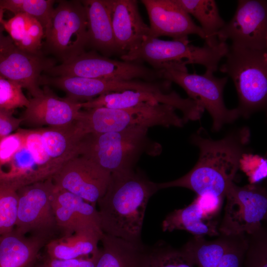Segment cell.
Returning a JSON list of instances; mask_svg holds the SVG:
<instances>
[{
  "label": "cell",
  "mask_w": 267,
  "mask_h": 267,
  "mask_svg": "<svg viewBox=\"0 0 267 267\" xmlns=\"http://www.w3.org/2000/svg\"><path fill=\"white\" fill-rule=\"evenodd\" d=\"M220 43L229 40L231 45L267 49V1L239 0L232 19L218 32Z\"/></svg>",
  "instance_id": "12"
},
{
  "label": "cell",
  "mask_w": 267,
  "mask_h": 267,
  "mask_svg": "<svg viewBox=\"0 0 267 267\" xmlns=\"http://www.w3.org/2000/svg\"><path fill=\"white\" fill-rule=\"evenodd\" d=\"M234 236L221 235L218 239L208 241L204 236H194L182 249L197 267H217L230 246Z\"/></svg>",
  "instance_id": "28"
},
{
  "label": "cell",
  "mask_w": 267,
  "mask_h": 267,
  "mask_svg": "<svg viewBox=\"0 0 267 267\" xmlns=\"http://www.w3.org/2000/svg\"><path fill=\"white\" fill-rule=\"evenodd\" d=\"M35 267H42L41 264H38V263H37V264H36Z\"/></svg>",
  "instance_id": "42"
},
{
  "label": "cell",
  "mask_w": 267,
  "mask_h": 267,
  "mask_svg": "<svg viewBox=\"0 0 267 267\" xmlns=\"http://www.w3.org/2000/svg\"><path fill=\"white\" fill-rule=\"evenodd\" d=\"M148 103H159L172 106L179 110L183 119L188 121L195 119L200 112V106L196 101L189 97L182 98L174 90L169 92H150L128 90L108 93L81 102V106L84 109H126Z\"/></svg>",
  "instance_id": "15"
},
{
  "label": "cell",
  "mask_w": 267,
  "mask_h": 267,
  "mask_svg": "<svg viewBox=\"0 0 267 267\" xmlns=\"http://www.w3.org/2000/svg\"><path fill=\"white\" fill-rule=\"evenodd\" d=\"M158 190L157 183L134 169L111 174L106 191L97 203L102 232L142 244L141 234L147 205Z\"/></svg>",
  "instance_id": "2"
},
{
  "label": "cell",
  "mask_w": 267,
  "mask_h": 267,
  "mask_svg": "<svg viewBox=\"0 0 267 267\" xmlns=\"http://www.w3.org/2000/svg\"><path fill=\"white\" fill-rule=\"evenodd\" d=\"M116 44L123 55L138 46L149 27L139 13L136 0H105Z\"/></svg>",
  "instance_id": "19"
},
{
  "label": "cell",
  "mask_w": 267,
  "mask_h": 267,
  "mask_svg": "<svg viewBox=\"0 0 267 267\" xmlns=\"http://www.w3.org/2000/svg\"><path fill=\"white\" fill-rule=\"evenodd\" d=\"M148 130L133 126L120 131L86 134L80 141L78 155L110 174L134 170L143 154L155 156L161 153V145L149 137Z\"/></svg>",
  "instance_id": "3"
},
{
  "label": "cell",
  "mask_w": 267,
  "mask_h": 267,
  "mask_svg": "<svg viewBox=\"0 0 267 267\" xmlns=\"http://www.w3.org/2000/svg\"><path fill=\"white\" fill-rule=\"evenodd\" d=\"M50 76H77L104 80H163V70L143 63L113 59L93 50L86 51L66 62L55 65L44 73Z\"/></svg>",
  "instance_id": "8"
},
{
  "label": "cell",
  "mask_w": 267,
  "mask_h": 267,
  "mask_svg": "<svg viewBox=\"0 0 267 267\" xmlns=\"http://www.w3.org/2000/svg\"><path fill=\"white\" fill-rule=\"evenodd\" d=\"M24 136L22 129L0 138V166L7 163L22 147Z\"/></svg>",
  "instance_id": "36"
},
{
  "label": "cell",
  "mask_w": 267,
  "mask_h": 267,
  "mask_svg": "<svg viewBox=\"0 0 267 267\" xmlns=\"http://www.w3.org/2000/svg\"><path fill=\"white\" fill-rule=\"evenodd\" d=\"M47 243L14 228L0 236V267H35L41 250Z\"/></svg>",
  "instance_id": "21"
},
{
  "label": "cell",
  "mask_w": 267,
  "mask_h": 267,
  "mask_svg": "<svg viewBox=\"0 0 267 267\" xmlns=\"http://www.w3.org/2000/svg\"><path fill=\"white\" fill-rule=\"evenodd\" d=\"M41 139L51 160L60 168L78 155V146L85 135L74 122L62 128H39Z\"/></svg>",
  "instance_id": "23"
},
{
  "label": "cell",
  "mask_w": 267,
  "mask_h": 267,
  "mask_svg": "<svg viewBox=\"0 0 267 267\" xmlns=\"http://www.w3.org/2000/svg\"><path fill=\"white\" fill-rule=\"evenodd\" d=\"M141 267H195L190 256L163 241L146 246Z\"/></svg>",
  "instance_id": "29"
},
{
  "label": "cell",
  "mask_w": 267,
  "mask_h": 267,
  "mask_svg": "<svg viewBox=\"0 0 267 267\" xmlns=\"http://www.w3.org/2000/svg\"><path fill=\"white\" fill-rule=\"evenodd\" d=\"M18 84L0 78V108L13 111L20 107H26L28 99Z\"/></svg>",
  "instance_id": "33"
},
{
  "label": "cell",
  "mask_w": 267,
  "mask_h": 267,
  "mask_svg": "<svg viewBox=\"0 0 267 267\" xmlns=\"http://www.w3.org/2000/svg\"><path fill=\"white\" fill-rule=\"evenodd\" d=\"M100 253L90 257L70 260L52 259L46 256L41 265L42 267H95Z\"/></svg>",
  "instance_id": "37"
},
{
  "label": "cell",
  "mask_w": 267,
  "mask_h": 267,
  "mask_svg": "<svg viewBox=\"0 0 267 267\" xmlns=\"http://www.w3.org/2000/svg\"><path fill=\"white\" fill-rule=\"evenodd\" d=\"M246 236L248 246L244 267H267V232L265 227L263 226Z\"/></svg>",
  "instance_id": "32"
},
{
  "label": "cell",
  "mask_w": 267,
  "mask_h": 267,
  "mask_svg": "<svg viewBox=\"0 0 267 267\" xmlns=\"http://www.w3.org/2000/svg\"><path fill=\"white\" fill-rule=\"evenodd\" d=\"M103 233L87 229L54 238L44 247L46 256L52 259L70 260L97 255L100 251L98 244Z\"/></svg>",
  "instance_id": "22"
},
{
  "label": "cell",
  "mask_w": 267,
  "mask_h": 267,
  "mask_svg": "<svg viewBox=\"0 0 267 267\" xmlns=\"http://www.w3.org/2000/svg\"><path fill=\"white\" fill-rule=\"evenodd\" d=\"M1 23L14 44L21 49L31 52L42 51L44 29L34 17L23 13L14 15Z\"/></svg>",
  "instance_id": "26"
},
{
  "label": "cell",
  "mask_w": 267,
  "mask_h": 267,
  "mask_svg": "<svg viewBox=\"0 0 267 267\" xmlns=\"http://www.w3.org/2000/svg\"><path fill=\"white\" fill-rule=\"evenodd\" d=\"M221 72L232 79L238 97L236 109L248 118L264 109L267 102V49L229 46Z\"/></svg>",
  "instance_id": "4"
},
{
  "label": "cell",
  "mask_w": 267,
  "mask_h": 267,
  "mask_svg": "<svg viewBox=\"0 0 267 267\" xmlns=\"http://www.w3.org/2000/svg\"><path fill=\"white\" fill-rule=\"evenodd\" d=\"M111 174L91 160L75 156L52 178L55 186L66 190L95 206L104 195Z\"/></svg>",
  "instance_id": "14"
},
{
  "label": "cell",
  "mask_w": 267,
  "mask_h": 267,
  "mask_svg": "<svg viewBox=\"0 0 267 267\" xmlns=\"http://www.w3.org/2000/svg\"><path fill=\"white\" fill-rule=\"evenodd\" d=\"M52 205L59 237L70 236L76 232L93 229L103 232L98 211L82 198L56 186Z\"/></svg>",
  "instance_id": "18"
},
{
  "label": "cell",
  "mask_w": 267,
  "mask_h": 267,
  "mask_svg": "<svg viewBox=\"0 0 267 267\" xmlns=\"http://www.w3.org/2000/svg\"><path fill=\"white\" fill-rule=\"evenodd\" d=\"M240 167L248 176L250 183L256 184L267 177V160L258 156L244 154L240 161Z\"/></svg>",
  "instance_id": "35"
},
{
  "label": "cell",
  "mask_w": 267,
  "mask_h": 267,
  "mask_svg": "<svg viewBox=\"0 0 267 267\" xmlns=\"http://www.w3.org/2000/svg\"><path fill=\"white\" fill-rule=\"evenodd\" d=\"M176 110L159 103L126 109H84L80 111L75 123L84 135L120 131L133 126L182 127L186 122Z\"/></svg>",
  "instance_id": "6"
},
{
  "label": "cell",
  "mask_w": 267,
  "mask_h": 267,
  "mask_svg": "<svg viewBox=\"0 0 267 267\" xmlns=\"http://www.w3.org/2000/svg\"><path fill=\"white\" fill-rule=\"evenodd\" d=\"M226 204L218 230L221 235H249L259 230L267 218V192L257 184L242 186L233 182L225 195Z\"/></svg>",
  "instance_id": "11"
},
{
  "label": "cell",
  "mask_w": 267,
  "mask_h": 267,
  "mask_svg": "<svg viewBox=\"0 0 267 267\" xmlns=\"http://www.w3.org/2000/svg\"><path fill=\"white\" fill-rule=\"evenodd\" d=\"M223 198L211 194H203L197 195L194 200L200 206L204 216L211 220L221 209Z\"/></svg>",
  "instance_id": "38"
},
{
  "label": "cell",
  "mask_w": 267,
  "mask_h": 267,
  "mask_svg": "<svg viewBox=\"0 0 267 267\" xmlns=\"http://www.w3.org/2000/svg\"><path fill=\"white\" fill-rule=\"evenodd\" d=\"M250 138V130L246 127L236 129L219 140L205 136L203 129H200L191 137V142L199 149L195 166L177 179L157 183L158 189L180 187L191 190L197 195L225 197L239 168L240 161L247 152Z\"/></svg>",
  "instance_id": "1"
},
{
  "label": "cell",
  "mask_w": 267,
  "mask_h": 267,
  "mask_svg": "<svg viewBox=\"0 0 267 267\" xmlns=\"http://www.w3.org/2000/svg\"><path fill=\"white\" fill-rule=\"evenodd\" d=\"M52 178L17 190L18 207L14 228L20 233L44 239L59 237L52 200L55 189Z\"/></svg>",
  "instance_id": "10"
},
{
  "label": "cell",
  "mask_w": 267,
  "mask_h": 267,
  "mask_svg": "<svg viewBox=\"0 0 267 267\" xmlns=\"http://www.w3.org/2000/svg\"><path fill=\"white\" fill-rule=\"evenodd\" d=\"M55 0H0V8L14 14L29 15L38 20L44 29L46 26Z\"/></svg>",
  "instance_id": "30"
},
{
  "label": "cell",
  "mask_w": 267,
  "mask_h": 267,
  "mask_svg": "<svg viewBox=\"0 0 267 267\" xmlns=\"http://www.w3.org/2000/svg\"><path fill=\"white\" fill-rule=\"evenodd\" d=\"M148 15L149 36L158 38L168 36L173 39L196 35L205 40V34L190 15L175 0H141Z\"/></svg>",
  "instance_id": "17"
},
{
  "label": "cell",
  "mask_w": 267,
  "mask_h": 267,
  "mask_svg": "<svg viewBox=\"0 0 267 267\" xmlns=\"http://www.w3.org/2000/svg\"><path fill=\"white\" fill-rule=\"evenodd\" d=\"M4 30V28L1 23H0V43L2 42V41L3 40L5 36L3 34Z\"/></svg>",
  "instance_id": "40"
},
{
  "label": "cell",
  "mask_w": 267,
  "mask_h": 267,
  "mask_svg": "<svg viewBox=\"0 0 267 267\" xmlns=\"http://www.w3.org/2000/svg\"><path fill=\"white\" fill-rule=\"evenodd\" d=\"M58 1L44 29L42 50L62 63L86 51L87 19L82 0Z\"/></svg>",
  "instance_id": "7"
},
{
  "label": "cell",
  "mask_w": 267,
  "mask_h": 267,
  "mask_svg": "<svg viewBox=\"0 0 267 267\" xmlns=\"http://www.w3.org/2000/svg\"><path fill=\"white\" fill-rule=\"evenodd\" d=\"M175 0L190 15H192L199 21L205 36V44L214 46L220 43L217 39V34L226 22L221 17L215 0Z\"/></svg>",
  "instance_id": "27"
},
{
  "label": "cell",
  "mask_w": 267,
  "mask_h": 267,
  "mask_svg": "<svg viewBox=\"0 0 267 267\" xmlns=\"http://www.w3.org/2000/svg\"><path fill=\"white\" fill-rule=\"evenodd\" d=\"M3 10L0 8V23L3 20Z\"/></svg>",
  "instance_id": "41"
},
{
  "label": "cell",
  "mask_w": 267,
  "mask_h": 267,
  "mask_svg": "<svg viewBox=\"0 0 267 267\" xmlns=\"http://www.w3.org/2000/svg\"><path fill=\"white\" fill-rule=\"evenodd\" d=\"M56 61L43 51L31 53L21 49L8 36L0 43V78L18 84L33 97L43 93L40 88L42 73L55 65Z\"/></svg>",
  "instance_id": "13"
},
{
  "label": "cell",
  "mask_w": 267,
  "mask_h": 267,
  "mask_svg": "<svg viewBox=\"0 0 267 267\" xmlns=\"http://www.w3.org/2000/svg\"><path fill=\"white\" fill-rule=\"evenodd\" d=\"M219 225L204 216L195 200L188 206L175 210L162 222L163 231L185 230L194 236H220Z\"/></svg>",
  "instance_id": "25"
},
{
  "label": "cell",
  "mask_w": 267,
  "mask_h": 267,
  "mask_svg": "<svg viewBox=\"0 0 267 267\" xmlns=\"http://www.w3.org/2000/svg\"><path fill=\"white\" fill-rule=\"evenodd\" d=\"M228 48L226 43L214 46L205 44L200 47L191 44L188 38L165 41L147 35L138 46L121 58L127 61L145 62L157 70L170 65L199 64L214 73L218 70L219 64Z\"/></svg>",
  "instance_id": "5"
},
{
  "label": "cell",
  "mask_w": 267,
  "mask_h": 267,
  "mask_svg": "<svg viewBox=\"0 0 267 267\" xmlns=\"http://www.w3.org/2000/svg\"><path fill=\"white\" fill-rule=\"evenodd\" d=\"M162 70L163 80L179 86L188 97L208 112L212 118L214 131H220L224 125L241 117L236 108L229 109L224 104L223 90L227 77L217 78L207 70L202 75L189 73L186 67L169 66Z\"/></svg>",
  "instance_id": "9"
},
{
  "label": "cell",
  "mask_w": 267,
  "mask_h": 267,
  "mask_svg": "<svg viewBox=\"0 0 267 267\" xmlns=\"http://www.w3.org/2000/svg\"><path fill=\"white\" fill-rule=\"evenodd\" d=\"M87 19L86 51L110 57L123 55L115 39L109 10L105 0H83Z\"/></svg>",
  "instance_id": "20"
},
{
  "label": "cell",
  "mask_w": 267,
  "mask_h": 267,
  "mask_svg": "<svg viewBox=\"0 0 267 267\" xmlns=\"http://www.w3.org/2000/svg\"><path fill=\"white\" fill-rule=\"evenodd\" d=\"M18 200L16 190L0 184V236L14 228L17 218Z\"/></svg>",
  "instance_id": "31"
},
{
  "label": "cell",
  "mask_w": 267,
  "mask_h": 267,
  "mask_svg": "<svg viewBox=\"0 0 267 267\" xmlns=\"http://www.w3.org/2000/svg\"><path fill=\"white\" fill-rule=\"evenodd\" d=\"M22 120L13 116L12 111L0 108V138L17 131Z\"/></svg>",
  "instance_id": "39"
},
{
  "label": "cell",
  "mask_w": 267,
  "mask_h": 267,
  "mask_svg": "<svg viewBox=\"0 0 267 267\" xmlns=\"http://www.w3.org/2000/svg\"><path fill=\"white\" fill-rule=\"evenodd\" d=\"M95 267H141L146 245L103 233Z\"/></svg>",
  "instance_id": "24"
},
{
  "label": "cell",
  "mask_w": 267,
  "mask_h": 267,
  "mask_svg": "<svg viewBox=\"0 0 267 267\" xmlns=\"http://www.w3.org/2000/svg\"><path fill=\"white\" fill-rule=\"evenodd\" d=\"M248 246L246 235H235L217 267H244Z\"/></svg>",
  "instance_id": "34"
},
{
  "label": "cell",
  "mask_w": 267,
  "mask_h": 267,
  "mask_svg": "<svg viewBox=\"0 0 267 267\" xmlns=\"http://www.w3.org/2000/svg\"><path fill=\"white\" fill-rule=\"evenodd\" d=\"M21 119L22 123L37 128H62L73 124L81 110V102L54 94L47 86L43 93L29 99Z\"/></svg>",
  "instance_id": "16"
}]
</instances>
